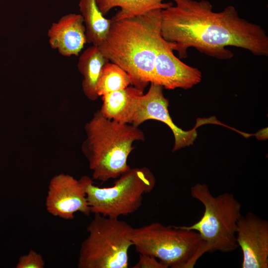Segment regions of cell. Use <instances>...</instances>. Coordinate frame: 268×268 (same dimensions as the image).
I'll use <instances>...</instances> for the list:
<instances>
[{"label":"cell","mask_w":268,"mask_h":268,"mask_svg":"<svg viewBox=\"0 0 268 268\" xmlns=\"http://www.w3.org/2000/svg\"><path fill=\"white\" fill-rule=\"evenodd\" d=\"M109 62L97 46L86 49L79 57L77 68L83 76L81 86L85 96L91 101L99 96L96 91L97 83L104 64Z\"/></svg>","instance_id":"14"},{"label":"cell","mask_w":268,"mask_h":268,"mask_svg":"<svg viewBox=\"0 0 268 268\" xmlns=\"http://www.w3.org/2000/svg\"><path fill=\"white\" fill-rule=\"evenodd\" d=\"M131 76L117 65L107 62L103 66L96 85L99 96L132 85Z\"/></svg>","instance_id":"17"},{"label":"cell","mask_w":268,"mask_h":268,"mask_svg":"<svg viewBox=\"0 0 268 268\" xmlns=\"http://www.w3.org/2000/svg\"><path fill=\"white\" fill-rule=\"evenodd\" d=\"M131 240L139 254L154 257L167 268H193L206 253L199 233L182 226L153 222L133 228Z\"/></svg>","instance_id":"4"},{"label":"cell","mask_w":268,"mask_h":268,"mask_svg":"<svg viewBox=\"0 0 268 268\" xmlns=\"http://www.w3.org/2000/svg\"><path fill=\"white\" fill-rule=\"evenodd\" d=\"M78 6L85 27L87 43L99 46L107 35L111 19L105 17L95 0H79Z\"/></svg>","instance_id":"15"},{"label":"cell","mask_w":268,"mask_h":268,"mask_svg":"<svg viewBox=\"0 0 268 268\" xmlns=\"http://www.w3.org/2000/svg\"><path fill=\"white\" fill-rule=\"evenodd\" d=\"M86 138L81 150L92 171L93 179L102 182L117 179L131 167L129 155L133 143L145 136L138 127L109 119L97 111L85 126Z\"/></svg>","instance_id":"3"},{"label":"cell","mask_w":268,"mask_h":268,"mask_svg":"<svg viewBox=\"0 0 268 268\" xmlns=\"http://www.w3.org/2000/svg\"><path fill=\"white\" fill-rule=\"evenodd\" d=\"M190 194L203 204L204 212L199 221L182 227L199 233L206 252L235 251L238 247L236 234L242 215L240 203L231 193L225 192L214 197L205 184H195L191 188Z\"/></svg>","instance_id":"5"},{"label":"cell","mask_w":268,"mask_h":268,"mask_svg":"<svg viewBox=\"0 0 268 268\" xmlns=\"http://www.w3.org/2000/svg\"><path fill=\"white\" fill-rule=\"evenodd\" d=\"M156 8L112 22L107 35L97 46L109 61L125 70L132 86L144 90L151 83L157 46L161 35V10Z\"/></svg>","instance_id":"2"},{"label":"cell","mask_w":268,"mask_h":268,"mask_svg":"<svg viewBox=\"0 0 268 268\" xmlns=\"http://www.w3.org/2000/svg\"><path fill=\"white\" fill-rule=\"evenodd\" d=\"M236 242L243 255L242 268H268V221L252 212L237 222Z\"/></svg>","instance_id":"9"},{"label":"cell","mask_w":268,"mask_h":268,"mask_svg":"<svg viewBox=\"0 0 268 268\" xmlns=\"http://www.w3.org/2000/svg\"><path fill=\"white\" fill-rule=\"evenodd\" d=\"M45 261L42 256L33 250L21 256L16 266V268H43Z\"/></svg>","instance_id":"18"},{"label":"cell","mask_w":268,"mask_h":268,"mask_svg":"<svg viewBox=\"0 0 268 268\" xmlns=\"http://www.w3.org/2000/svg\"><path fill=\"white\" fill-rule=\"evenodd\" d=\"M173 0L174 5L161 10V35L180 59L186 58L188 49L194 48L212 57L230 59L234 56L226 49L230 46L256 56H268L265 30L240 17L233 6L216 12L205 0Z\"/></svg>","instance_id":"1"},{"label":"cell","mask_w":268,"mask_h":268,"mask_svg":"<svg viewBox=\"0 0 268 268\" xmlns=\"http://www.w3.org/2000/svg\"><path fill=\"white\" fill-rule=\"evenodd\" d=\"M51 47L64 57L77 56L87 43L81 14L68 13L53 23L48 31Z\"/></svg>","instance_id":"12"},{"label":"cell","mask_w":268,"mask_h":268,"mask_svg":"<svg viewBox=\"0 0 268 268\" xmlns=\"http://www.w3.org/2000/svg\"><path fill=\"white\" fill-rule=\"evenodd\" d=\"M87 176L77 180L72 176L61 173L54 176L48 187L45 205L51 215L70 220L80 212L86 216L91 212L85 193Z\"/></svg>","instance_id":"8"},{"label":"cell","mask_w":268,"mask_h":268,"mask_svg":"<svg viewBox=\"0 0 268 268\" xmlns=\"http://www.w3.org/2000/svg\"><path fill=\"white\" fill-rule=\"evenodd\" d=\"M173 51L170 43L161 36L157 43L151 83L170 90L188 89L200 82L201 71L182 62Z\"/></svg>","instance_id":"10"},{"label":"cell","mask_w":268,"mask_h":268,"mask_svg":"<svg viewBox=\"0 0 268 268\" xmlns=\"http://www.w3.org/2000/svg\"><path fill=\"white\" fill-rule=\"evenodd\" d=\"M143 91L131 85L102 96L99 110L106 118L125 124H132L136 116L139 97Z\"/></svg>","instance_id":"13"},{"label":"cell","mask_w":268,"mask_h":268,"mask_svg":"<svg viewBox=\"0 0 268 268\" xmlns=\"http://www.w3.org/2000/svg\"><path fill=\"white\" fill-rule=\"evenodd\" d=\"M133 228L119 218L94 213L80 246L77 268H127Z\"/></svg>","instance_id":"6"},{"label":"cell","mask_w":268,"mask_h":268,"mask_svg":"<svg viewBox=\"0 0 268 268\" xmlns=\"http://www.w3.org/2000/svg\"><path fill=\"white\" fill-rule=\"evenodd\" d=\"M163 89L160 85L150 83L147 93L139 97L137 113L132 125L138 127L148 120L165 123L173 133L175 140L172 151H175L193 143L197 136V127L185 131L174 124L169 113L168 100L164 96Z\"/></svg>","instance_id":"11"},{"label":"cell","mask_w":268,"mask_h":268,"mask_svg":"<svg viewBox=\"0 0 268 268\" xmlns=\"http://www.w3.org/2000/svg\"><path fill=\"white\" fill-rule=\"evenodd\" d=\"M133 268H167V267L151 256L139 254L137 263L133 267Z\"/></svg>","instance_id":"19"},{"label":"cell","mask_w":268,"mask_h":268,"mask_svg":"<svg viewBox=\"0 0 268 268\" xmlns=\"http://www.w3.org/2000/svg\"><path fill=\"white\" fill-rule=\"evenodd\" d=\"M155 184L154 174L146 167L130 168L110 187L96 186L87 176L86 199L91 213L118 218L136 211L142 205L144 195L151 192Z\"/></svg>","instance_id":"7"},{"label":"cell","mask_w":268,"mask_h":268,"mask_svg":"<svg viewBox=\"0 0 268 268\" xmlns=\"http://www.w3.org/2000/svg\"><path fill=\"white\" fill-rule=\"evenodd\" d=\"M165 0H95L96 4L105 16L113 8L119 7L120 10L111 18L114 20L133 17L149 10L164 9L173 4Z\"/></svg>","instance_id":"16"}]
</instances>
